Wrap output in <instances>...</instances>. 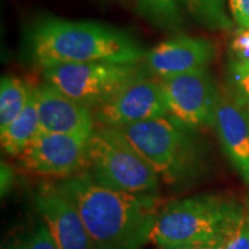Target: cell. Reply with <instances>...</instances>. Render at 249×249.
Instances as JSON below:
<instances>
[{
    "mask_svg": "<svg viewBox=\"0 0 249 249\" xmlns=\"http://www.w3.org/2000/svg\"><path fill=\"white\" fill-rule=\"evenodd\" d=\"M33 87L17 76H2L0 83V129L18 117L27 105Z\"/></svg>",
    "mask_w": 249,
    "mask_h": 249,
    "instance_id": "cell-16",
    "label": "cell"
},
{
    "mask_svg": "<svg viewBox=\"0 0 249 249\" xmlns=\"http://www.w3.org/2000/svg\"><path fill=\"white\" fill-rule=\"evenodd\" d=\"M213 126L224 154L242 181L249 183V110L220 95Z\"/></svg>",
    "mask_w": 249,
    "mask_h": 249,
    "instance_id": "cell-13",
    "label": "cell"
},
{
    "mask_svg": "<svg viewBox=\"0 0 249 249\" xmlns=\"http://www.w3.org/2000/svg\"><path fill=\"white\" fill-rule=\"evenodd\" d=\"M232 60L236 62L249 64V29L248 28H239L232 37L231 45Z\"/></svg>",
    "mask_w": 249,
    "mask_h": 249,
    "instance_id": "cell-19",
    "label": "cell"
},
{
    "mask_svg": "<svg viewBox=\"0 0 249 249\" xmlns=\"http://www.w3.org/2000/svg\"><path fill=\"white\" fill-rule=\"evenodd\" d=\"M35 203L58 249H95L76 208L53 183L39 187Z\"/></svg>",
    "mask_w": 249,
    "mask_h": 249,
    "instance_id": "cell-10",
    "label": "cell"
},
{
    "mask_svg": "<svg viewBox=\"0 0 249 249\" xmlns=\"http://www.w3.org/2000/svg\"><path fill=\"white\" fill-rule=\"evenodd\" d=\"M227 80L230 97L249 110V64L230 62Z\"/></svg>",
    "mask_w": 249,
    "mask_h": 249,
    "instance_id": "cell-18",
    "label": "cell"
},
{
    "mask_svg": "<svg viewBox=\"0 0 249 249\" xmlns=\"http://www.w3.org/2000/svg\"><path fill=\"white\" fill-rule=\"evenodd\" d=\"M233 198L202 194L170 202L158 213L150 241L161 246L191 242H224L236 232L245 218Z\"/></svg>",
    "mask_w": 249,
    "mask_h": 249,
    "instance_id": "cell-4",
    "label": "cell"
},
{
    "mask_svg": "<svg viewBox=\"0 0 249 249\" xmlns=\"http://www.w3.org/2000/svg\"><path fill=\"white\" fill-rule=\"evenodd\" d=\"M214 58L209 40L180 35L164 40L145 55L148 71L160 79L205 70Z\"/></svg>",
    "mask_w": 249,
    "mask_h": 249,
    "instance_id": "cell-12",
    "label": "cell"
},
{
    "mask_svg": "<svg viewBox=\"0 0 249 249\" xmlns=\"http://www.w3.org/2000/svg\"><path fill=\"white\" fill-rule=\"evenodd\" d=\"M30 249H58L44 220L30 234Z\"/></svg>",
    "mask_w": 249,
    "mask_h": 249,
    "instance_id": "cell-20",
    "label": "cell"
},
{
    "mask_svg": "<svg viewBox=\"0 0 249 249\" xmlns=\"http://www.w3.org/2000/svg\"><path fill=\"white\" fill-rule=\"evenodd\" d=\"M147 53L135 37L119 28L42 15L24 29L20 54L24 62L43 71L55 65L93 61L135 64Z\"/></svg>",
    "mask_w": 249,
    "mask_h": 249,
    "instance_id": "cell-1",
    "label": "cell"
},
{
    "mask_svg": "<svg viewBox=\"0 0 249 249\" xmlns=\"http://www.w3.org/2000/svg\"><path fill=\"white\" fill-rule=\"evenodd\" d=\"M148 71L141 62L93 61L55 65L42 73L45 82L93 111L129 83L148 76Z\"/></svg>",
    "mask_w": 249,
    "mask_h": 249,
    "instance_id": "cell-6",
    "label": "cell"
},
{
    "mask_svg": "<svg viewBox=\"0 0 249 249\" xmlns=\"http://www.w3.org/2000/svg\"><path fill=\"white\" fill-rule=\"evenodd\" d=\"M224 249H249V216H245L236 232L226 241Z\"/></svg>",
    "mask_w": 249,
    "mask_h": 249,
    "instance_id": "cell-21",
    "label": "cell"
},
{
    "mask_svg": "<svg viewBox=\"0 0 249 249\" xmlns=\"http://www.w3.org/2000/svg\"><path fill=\"white\" fill-rule=\"evenodd\" d=\"M53 185L76 208L95 249H140L150 240L160 211L155 195L107 188L86 170Z\"/></svg>",
    "mask_w": 249,
    "mask_h": 249,
    "instance_id": "cell-2",
    "label": "cell"
},
{
    "mask_svg": "<svg viewBox=\"0 0 249 249\" xmlns=\"http://www.w3.org/2000/svg\"><path fill=\"white\" fill-rule=\"evenodd\" d=\"M39 116L37 107L36 87L31 89L30 97L23 111L5 128L0 129L1 147L6 154L20 156L39 133Z\"/></svg>",
    "mask_w": 249,
    "mask_h": 249,
    "instance_id": "cell-14",
    "label": "cell"
},
{
    "mask_svg": "<svg viewBox=\"0 0 249 249\" xmlns=\"http://www.w3.org/2000/svg\"><path fill=\"white\" fill-rule=\"evenodd\" d=\"M201 24L213 30H229L232 21L225 11V0H179Z\"/></svg>",
    "mask_w": 249,
    "mask_h": 249,
    "instance_id": "cell-17",
    "label": "cell"
},
{
    "mask_svg": "<svg viewBox=\"0 0 249 249\" xmlns=\"http://www.w3.org/2000/svg\"><path fill=\"white\" fill-rule=\"evenodd\" d=\"M224 242H191V244H178L161 246L158 249H224Z\"/></svg>",
    "mask_w": 249,
    "mask_h": 249,
    "instance_id": "cell-24",
    "label": "cell"
},
{
    "mask_svg": "<svg viewBox=\"0 0 249 249\" xmlns=\"http://www.w3.org/2000/svg\"><path fill=\"white\" fill-rule=\"evenodd\" d=\"M92 112L98 126L119 128L166 116L169 107L160 81L144 76L129 83Z\"/></svg>",
    "mask_w": 249,
    "mask_h": 249,
    "instance_id": "cell-8",
    "label": "cell"
},
{
    "mask_svg": "<svg viewBox=\"0 0 249 249\" xmlns=\"http://www.w3.org/2000/svg\"><path fill=\"white\" fill-rule=\"evenodd\" d=\"M40 130L90 138L96 128L93 112L49 82L36 87Z\"/></svg>",
    "mask_w": 249,
    "mask_h": 249,
    "instance_id": "cell-11",
    "label": "cell"
},
{
    "mask_svg": "<svg viewBox=\"0 0 249 249\" xmlns=\"http://www.w3.org/2000/svg\"><path fill=\"white\" fill-rule=\"evenodd\" d=\"M89 139L39 130L18 157L33 172L66 178L86 169Z\"/></svg>",
    "mask_w": 249,
    "mask_h": 249,
    "instance_id": "cell-9",
    "label": "cell"
},
{
    "mask_svg": "<svg viewBox=\"0 0 249 249\" xmlns=\"http://www.w3.org/2000/svg\"><path fill=\"white\" fill-rule=\"evenodd\" d=\"M99 185L130 194L155 195L160 176L119 129L98 126L88 143L85 169Z\"/></svg>",
    "mask_w": 249,
    "mask_h": 249,
    "instance_id": "cell-5",
    "label": "cell"
},
{
    "mask_svg": "<svg viewBox=\"0 0 249 249\" xmlns=\"http://www.w3.org/2000/svg\"><path fill=\"white\" fill-rule=\"evenodd\" d=\"M134 2L142 17L158 29L177 33L185 26L178 0H134Z\"/></svg>",
    "mask_w": 249,
    "mask_h": 249,
    "instance_id": "cell-15",
    "label": "cell"
},
{
    "mask_svg": "<svg viewBox=\"0 0 249 249\" xmlns=\"http://www.w3.org/2000/svg\"><path fill=\"white\" fill-rule=\"evenodd\" d=\"M1 249H30V235L23 232L13 233L4 241Z\"/></svg>",
    "mask_w": 249,
    "mask_h": 249,
    "instance_id": "cell-23",
    "label": "cell"
},
{
    "mask_svg": "<svg viewBox=\"0 0 249 249\" xmlns=\"http://www.w3.org/2000/svg\"><path fill=\"white\" fill-rule=\"evenodd\" d=\"M235 22L249 29V0H229Z\"/></svg>",
    "mask_w": 249,
    "mask_h": 249,
    "instance_id": "cell-22",
    "label": "cell"
},
{
    "mask_svg": "<svg viewBox=\"0 0 249 249\" xmlns=\"http://www.w3.org/2000/svg\"><path fill=\"white\" fill-rule=\"evenodd\" d=\"M160 82L169 114L196 129L213 126L220 93L208 68L165 77Z\"/></svg>",
    "mask_w": 249,
    "mask_h": 249,
    "instance_id": "cell-7",
    "label": "cell"
},
{
    "mask_svg": "<svg viewBox=\"0 0 249 249\" xmlns=\"http://www.w3.org/2000/svg\"><path fill=\"white\" fill-rule=\"evenodd\" d=\"M170 187L185 188L205 169V148L198 129L171 114L119 127Z\"/></svg>",
    "mask_w": 249,
    "mask_h": 249,
    "instance_id": "cell-3",
    "label": "cell"
},
{
    "mask_svg": "<svg viewBox=\"0 0 249 249\" xmlns=\"http://www.w3.org/2000/svg\"><path fill=\"white\" fill-rule=\"evenodd\" d=\"M14 172L7 164H1V194H7L13 185Z\"/></svg>",
    "mask_w": 249,
    "mask_h": 249,
    "instance_id": "cell-25",
    "label": "cell"
}]
</instances>
